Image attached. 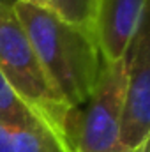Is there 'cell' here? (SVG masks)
<instances>
[{
	"mask_svg": "<svg viewBox=\"0 0 150 152\" xmlns=\"http://www.w3.org/2000/svg\"><path fill=\"white\" fill-rule=\"evenodd\" d=\"M12 11L57 94L71 110L81 106L103 67L92 32L36 4L18 0Z\"/></svg>",
	"mask_w": 150,
	"mask_h": 152,
	"instance_id": "obj_1",
	"label": "cell"
},
{
	"mask_svg": "<svg viewBox=\"0 0 150 152\" xmlns=\"http://www.w3.org/2000/svg\"><path fill=\"white\" fill-rule=\"evenodd\" d=\"M0 75L53 133L67 142L71 108L53 88L12 7L0 9Z\"/></svg>",
	"mask_w": 150,
	"mask_h": 152,
	"instance_id": "obj_2",
	"label": "cell"
},
{
	"mask_svg": "<svg viewBox=\"0 0 150 152\" xmlns=\"http://www.w3.org/2000/svg\"><path fill=\"white\" fill-rule=\"evenodd\" d=\"M127 85V57L104 64L90 97L67 117L66 136L74 152H125L120 124Z\"/></svg>",
	"mask_w": 150,
	"mask_h": 152,
	"instance_id": "obj_3",
	"label": "cell"
},
{
	"mask_svg": "<svg viewBox=\"0 0 150 152\" xmlns=\"http://www.w3.org/2000/svg\"><path fill=\"white\" fill-rule=\"evenodd\" d=\"M150 138V34L149 18L127 53V85L120 124V143L136 152Z\"/></svg>",
	"mask_w": 150,
	"mask_h": 152,
	"instance_id": "obj_4",
	"label": "cell"
},
{
	"mask_svg": "<svg viewBox=\"0 0 150 152\" xmlns=\"http://www.w3.org/2000/svg\"><path fill=\"white\" fill-rule=\"evenodd\" d=\"M149 0H97L92 36L104 64L127 57L129 48L149 18Z\"/></svg>",
	"mask_w": 150,
	"mask_h": 152,
	"instance_id": "obj_5",
	"label": "cell"
},
{
	"mask_svg": "<svg viewBox=\"0 0 150 152\" xmlns=\"http://www.w3.org/2000/svg\"><path fill=\"white\" fill-rule=\"evenodd\" d=\"M0 152H74L50 129H20L0 124Z\"/></svg>",
	"mask_w": 150,
	"mask_h": 152,
	"instance_id": "obj_6",
	"label": "cell"
},
{
	"mask_svg": "<svg viewBox=\"0 0 150 152\" xmlns=\"http://www.w3.org/2000/svg\"><path fill=\"white\" fill-rule=\"evenodd\" d=\"M0 124L20 127V129H50L14 94V90L11 88V85L5 81V78L2 75H0Z\"/></svg>",
	"mask_w": 150,
	"mask_h": 152,
	"instance_id": "obj_7",
	"label": "cell"
},
{
	"mask_svg": "<svg viewBox=\"0 0 150 152\" xmlns=\"http://www.w3.org/2000/svg\"><path fill=\"white\" fill-rule=\"evenodd\" d=\"M51 11L62 20L92 32V20L97 0H50Z\"/></svg>",
	"mask_w": 150,
	"mask_h": 152,
	"instance_id": "obj_8",
	"label": "cell"
},
{
	"mask_svg": "<svg viewBox=\"0 0 150 152\" xmlns=\"http://www.w3.org/2000/svg\"><path fill=\"white\" fill-rule=\"evenodd\" d=\"M21 2H28V4H36V5H39V7L51 9V5H50V0H21Z\"/></svg>",
	"mask_w": 150,
	"mask_h": 152,
	"instance_id": "obj_9",
	"label": "cell"
},
{
	"mask_svg": "<svg viewBox=\"0 0 150 152\" xmlns=\"http://www.w3.org/2000/svg\"><path fill=\"white\" fill-rule=\"evenodd\" d=\"M18 0H0V9L2 7H12Z\"/></svg>",
	"mask_w": 150,
	"mask_h": 152,
	"instance_id": "obj_10",
	"label": "cell"
},
{
	"mask_svg": "<svg viewBox=\"0 0 150 152\" xmlns=\"http://www.w3.org/2000/svg\"><path fill=\"white\" fill-rule=\"evenodd\" d=\"M136 152H149V143H145V145H141V147H140V149H138Z\"/></svg>",
	"mask_w": 150,
	"mask_h": 152,
	"instance_id": "obj_11",
	"label": "cell"
}]
</instances>
